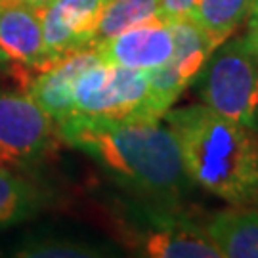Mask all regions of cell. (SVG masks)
Listing matches in <instances>:
<instances>
[{
  "mask_svg": "<svg viewBox=\"0 0 258 258\" xmlns=\"http://www.w3.org/2000/svg\"><path fill=\"white\" fill-rule=\"evenodd\" d=\"M197 0H161V16L166 21L191 18Z\"/></svg>",
  "mask_w": 258,
  "mask_h": 258,
  "instance_id": "17",
  "label": "cell"
},
{
  "mask_svg": "<svg viewBox=\"0 0 258 258\" xmlns=\"http://www.w3.org/2000/svg\"><path fill=\"white\" fill-rule=\"evenodd\" d=\"M0 55L12 63H35L46 57L37 4L0 0Z\"/></svg>",
  "mask_w": 258,
  "mask_h": 258,
  "instance_id": "10",
  "label": "cell"
},
{
  "mask_svg": "<svg viewBox=\"0 0 258 258\" xmlns=\"http://www.w3.org/2000/svg\"><path fill=\"white\" fill-rule=\"evenodd\" d=\"M247 35H245V42L250 48V52L258 57V0H252V6L247 16Z\"/></svg>",
  "mask_w": 258,
  "mask_h": 258,
  "instance_id": "18",
  "label": "cell"
},
{
  "mask_svg": "<svg viewBox=\"0 0 258 258\" xmlns=\"http://www.w3.org/2000/svg\"><path fill=\"white\" fill-rule=\"evenodd\" d=\"M250 6L252 0H197L191 18L218 46L247 19Z\"/></svg>",
  "mask_w": 258,
  "mask_h": 258,
  "instance_id": "14",
  "label": "cell"
},
{
  "mask_svg": "<svg viewBox=\"0 0 258 258\" xmlns=\"http://www.w3.org/2000/svg\"><path fill=\"white\" fill-rule=\"evenodd\" d=\"M148 90L146 69L100 61L75 83V115L146 120Z\"/></svg>",
  "mask_w": 258,
  "mask_h": 258,
  "instance_id": "5",
  "label": "cell"
},
{
  "mask_svg": "<svg viewBox=\"0 0 258 258\" xmlns=\"http://www.w3.org/2000/svg\"><path fill=\"white\" fill-rule=\"evenodd\" d=\"M44 207V194L23 176L0 170V230L35 216Z\"/></svg>",
  "mask_w": 258,
  "mask_h": 258,
  "instance_id": "13",
  "label": "cell"
},
{
  "mask_svg": "<svg viewBox=\"0 0 258 258\" xmlns=\"http://www.w3.org/2000/svg\"><path fill=\"white\" fill-rule=\"evenodd\" d=\"M197 83L207 107L258 130V57L243 38L214 48Z\"/></svg>",
  "mask_w": 258,
  "mask_h": 258,
  "instance_id": "4",
  "label": "cell"
},
{
  "mask_svg": "<svg viewBox=\"0 0 258 258\" xmlns=\"http://www.w3.org/2000/svg\"><path fill=\"white\" fill-rule=\"evenodd\" d=\"M0 63H4V57H2V55H0Z\"/></svg>",
  "mask_w": 258,
  "mask_h": 258,
  "instance_id": "20",
  "label": "cell"
},
{
  "mask_svg": "<svg viewBox=\"0 0 258 258\" xmlns=\"http://www.w3.org/2000/svg\"><path fill=\"white\" fill-rule=\"evenodd\" d=\"M96 46H83L61 55H46L35 63L18 65L12 71L21 92L29 94L55 124L75 115V83L92 65L100 63Z\"/></svg>",
  "mask_w": 258,
  "mask_h": 258,
  "instance_id": "6",
  "label": "cell"
},
{
  "mask_svg": "<svg viewBox=\"0 0 258 258\" xmlns=\"http://www.w3.org/2000/svg\"><path fill=\"white\" fill-rule=\"evenodd\" d=\"M172 27L174 54L170 61L180 69L184 79L191 84L199 77L209 55L214 52V42L205 35V31L194 21V18H182L168 21Z\"/></svg>",
  "mask_w": 258,
  "mask_h": 258,
  "instance_id": "12",
  "label": "cell"
},
{
  "mask_svg": "<svg viewBox=\"0 0 258 258\" xmlns=\"http://www.w3.org/2000/svg\"><path fill=\"white\" fill-rule=\"evenodd\" d=\"M54 136V120L29 94L0 92V170L18 172L40 161Z\"/></svg>",
  "mask_w": 258,
  "mask_h": 258,
  "instance_id": "7",
  "label": "cell"
},
{
  "mask_svg": "<svg viewBox=\"0 0 258 258\" xmlns=\"http://www.w3.org/2000/svg\"><path fill=\"white\" fill-rule=\"evenodd\" d=\"M31 4H44V2H50V0H27Z\"/></svg>",
  "mask_w": 258,
  "mask_h": 258,
  "instance_id": "19",
  "label": "cell"
},
{
  "mask_svg": "<svg viewBox=\"0 0 258 258\" xmlns=\"http://www.w3.org/2000/svg\"><path fill=\"white\" fill-rule=\"evenodd\" d=\"M103 63L130 69H155L166 63L174 54L172 27L163 16L126 29L117 37L103 40L98 46Z\"/></svg>",
  "mask_w": 258,
  "mask_h": 258,
  "instance_id": "9",
  "label": "cell"
},
{
  "mask_svg": "<svg viewBox=\"0 0 258 258\" xmlns=\"http://www.w3.org/2000/svg\"><path fill=\"white\" fill-rule=\"evenodd\" d=\"M109 0H50L37 4L48 55L90 46Z\"/></svg>",
  "mask_w": 258,
  "mask_h": 258,
  "instance_id": "8",
  "label": "cell"
},
{
  "mask_svg": "<svg viewBox=\"0 0 258 258\" xmlns=\"http://www.w3.org/2000/svg\"><path fill=\"white\" fill-rule=\"evenodd\" d=\"M12 256L23 258H98L109 256L107 245L96 241L75 239L67 235H33L16 245Z\"/></svg>",
  "mask_w": 258,
  "mask_h": 258,
  "instance_id": "15",
  "label": "cell"
},
{
  "mask_svg": "<svg viewBox=\"0 0 258 258\" xmlns=\"http://www.w3.org/2000/svg\"><path fill=\"white\" fill-rule=\"evenodd\" d=\"M57 126L69 146L142 199L178 205L189 185L174 134L159 120L73 115Z\"/></svg>",
  "mask_w": 258,
  "mask_h": 258,
  "instance_id": "1",
  "label": "cell"
},
{
  "mask_svg": "<svg viewBox=\"0 0 258 258\" xmlns=\"http://www.w3.org/2000/svg\"><path fill=\"white\" fill-rule=\"evenodd\" d=\"M222 258H258V209L220 211L203 224Z\"/></svg>",
  "mask_w": 258,
  "mask_h": 258,
  "instance_id": "11",
  "label": "cell"
},
{
  "mask_svg": "<svg viewBox=\"0 0 258 258\" xmlns=\"http://www.w3.org/2000/svg\"><path fill=\"white\" fill-rule=\"evenodd\" d=\"M120 237L140 256L222 258L203 224L191 220L172 203L144 199L128 207L120 220Z\"/></svg>",
  "mask_w": 258,
  "mask_h": 258,
  "instance_id": "3",
  "label": "cell"
},
{
  "mask_svg": "<svg viewBox=\"0 0 258 258\" xmlns=\"http://www.w3.org/2000/svg\"><path fill=\"white\" fill-rule=\"evenodd\" d=\"M161 16V0H109L92 37V46Z\"/></svg>",
  "mask_w": 258,
  "mask_h": 258,
  "instance_id": "16",
  "label": "cell"
},
{
  "mask_svg": "<svg viewBox=\"0 0 258 258\" xmlns=\"http://www.w3.org/2000/svg\"><path fill=\"white\" fill-rule=\"evenodd\" d=\"M189 180L233 207H258V130L207 105L166 111Z\"/></svg>",
  "mask_w": 258,
  "mask_h": 258,
  "instance_id": "2",
  "label": "cell"
}]
</instances>
